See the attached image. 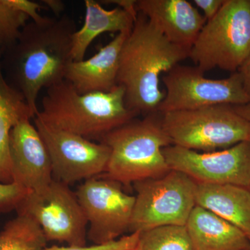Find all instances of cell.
<instances>
[{
	"label": "cell",
	"instance_id": "obj_11",
	"mask_svg": "<svg viewBox=\"0 0 250 250\" xmlns=\"http://www.w3.org/2000/svg\"><path fill=\"white\" fill-rule=\"evenodd\" d=\"M34 123L48 150L54 179L69 185L104 173L110 157L106 144L52 127L36 117Z\"/></svg>",
	"mask_w": 250,
	"mask_h": 250
},
{
	"label": "cell",
	"instance_id": "obj_7",
	"mask_svg": "<svg viewBox=\"0 0 250 250\" xmlns=\"http://www.w3.org/2000/svg\"><path fill=\"white\" fill-rule=\"evenodd\" d=\"M196 184L187 174L174 170L134 182L136 195L129 232L170 225L186 226L196 206Z\"/></svg>",
	"mask_w": 250,
	"mask_h": 250
},
{
	"label": "cell",
	"instance_id": "obj_32",
	"mask_svg": "<svg viewBox=\"0 0 250 250\" xmlns=\"http://www.w3.org/2000/svg\"></svg>",
	"mask_w": 250,
	"mask_h": 250
},
{
	"label": "cell",
	"instance_id": "obj_8",
	"mask_svg": "<svg viewBox=\"0 0 250 250\" xmlns=\"http://www.w3.org/2000/svg\"><path fill=\"white\" fill-rule=\"evenodd\" d=\"M204 75L197 67L180 64L164 74L165 97L158 108V113L250 103L238 72L223 80H211Z\"/></svg>",
	"mask_w": 250,
	"mask_h": 250
},
{
	"label": "cell",
	"instance_id": "obj_17",
	"mask_svg": "<svg viewBox=\"0 0 250 250\" xmlns=\"http://www.w3.org/2000/svg\"><path fill=\"white\" fill-rule=\"evenodd\" d=\"M195 204L232 224L250 239V190L248 188L197 183Z\"/></svg>",
	"mask_w": 250,
	"mask_h": 250
},
{
	"label": "cell",
	"instance_id": "obj_6",
	"mask_svg": "<svg viewBox=\"0 0 250 250\" xmlns=\"http://www.w3.org/2000/svg\"><path fill=\"white\" fill-rule=\"evenodd\" d=\"M161 118L172 145L197 152L223 150L250 138V123L231 105L167 112Z\"/></svg>",
	"mask_w": 250,
	"mask_h": 250
},
{
	"label": "cell",
	"instance_id": "obj_2",
	"mask_svg": "<svg viewBox=\"0 0 250 250\" xmlns=\"http://www.w3.org/2000/svg\"><path fill=\"white\" fill-rule=\"evenodd\" d=\"M188 54L139 13L122 48L117 80L124 88L128 108L136 116L158 113L165 97L160 89L161 75L188 58Z\"/></svg>",
	"mask_w": 250,
	"mask_h": 250
},
{
	"label": "cell",
	"instance_id": "obj_18",
	"mask_svg": "<svg viewBox=\"0 0 250 250\" xmlns=\"http://www.w3.org/2000/svg\"><path fill=\"white\" fill-rule=\"evenodd\" d=\"M84 23L74 33L72 40V57L74 62L85 59L90 44L104 33L130 32L136 20L119 7L106 10L95 0H85Z\"/></svg>",
	"mask_w": 250,
	"mask_h": 250
},
{
	"label": "cell",
	"instance_id": "obj_16",
	"mask_svg": "<svg viewBox=\"0 0 250 250\" xmlns=\"http://www.w3.org/2000/svg\"><path fill=\"white\" fill-rule=\"evenodd\" d=\"M186 228L195 250H250L246 233L199 206L192 209Z\"/></svg>",
	"mask_w": 250,
	"mask_h": 250
},
{
	"label": "cell",
	"instance_id": "obj_10",
	"mask_svg": "<svg viewBox=\"0 0 250 250\" xmlns=\"http://www.w3.org/2000/svg\"><path fill=\"white\" fill-rule=\"evenodd\" d=\"M75 194L90 225L87 238L94 245L129 231L136 197L123 191L122 184L102 174L85 180Z\"/></svg>",
	"mask_w": 250,
	"mask_h": 250
},
{
	"label": "cell",
	"instance_id": "obj_19",
	"mask_svg": "<svg viewBox=\"0 0 250 250\" xmlns=\"http://www.w3.org/2000/svg\"><path fill=\"white\" fill-rule=\"evenodd\" d=\"M0 49V182H13L10 155V135L15 125L25 118L34 119L30 109L22 95L10 86L1 68Z\"/></svg>",
	"mask_w": 250,
	"mask_h": 250
},
{
	"label": "cell",
	"instance_id": "obj_9",
	"mask_svg": "<svg viewBox=\"0 0 250 250\" xmlns=\"http://www.w3.org/2000/svg\"><path fill=\"white\" fill-rule=\"evenodd\" d=\"M16 211L32 218L47 241L86 246L88 221L76 194L67 184L54 179L45 188L29 192Z\"/></svg>",
	"mask_w": 250,
	"mask_h": 250
},
{
	"label": "cell",
	"instance_id": "obj_12",
	"mask_svg": "<svg viewBox=\"0 0 250 250\" xmlns=\"http://www.w3.org/2000/svg\"><path fill=\"white\" fill-rule=\"evenodd\" d=\"M170 170L179 171L196 183L233 184L249 188L250 142L211 152H200L171 145L163 149Z\"/></svg>",
	"mask_w": 250,
	"mask_h": 250
},
{
	"label": "cell",
	"instance_id": "obj_21",
	"mask_svg": "<svg viewBox=\"0 0 250 250\" xmlns=\"http://www.w3.org/2000/svg\"><path fill=\"white\" fill-rule=\"evenodd\" d=\"M136 250H195L186 226L160 227L140 233Z\"/></svg>",
	"mask_w": 250,
	"mask_h": 250
},
{
	"label": "cell",
	"instance_id": "obj_23",
	"mask_svg": "<svg viewBox=\"0 0 250 250\" xmlns=\"http://www.w3.org/2000/svg\"><path fill=\"white\" fill-rule=\"evenodd\" d=\"M30 190L21 184L0 182V214L17 210Z\"/></svg>",
	"mask_w": 250,
	"mask_h": 250
},
{
	"label": "cell",
	"instance_id": "obj_26",
	"mask_svg": "<svg viewBox=\"0 0 250 250\" xmlns=\"http://www.w3.org/2000/svg\"><path fill=\"white\" fill-rule=\"evenodd\" d=\"M225 0H194L197 8L203 11V16L207 21L212 19L221 9Z\"/></svg>",
	"mask_w": 250,
	"mask_h": 250
},
{
	"label": "cell",
	"instance_id": "obj_28",
	"mask_svg": "<svg viewBox=\"0 0 250 250\" xmlns=\"http://www.w3.org/2000/svg\"><path fill=\"white\" fill-rule=\"evenodd\" d=\"M237 72L241 76L243 87L250 100V54Z\"/></svg>",
	"mask_w": 250,
	"mask_h": 250
},
{
	"label": "cell",
	"instance_id": "obj_24",
	"mask_svg": "<svg viewBox=\"0 0 250 250\" xmlns=\"http://www.w3.org/2000/svg\"><path fill=\"white\" fill-rule=\"evenodd\" d=\"M140 232L130 233L128 236L121 237L118 239L102 245H93L91 246H53L45 247L41 250H136L139 243Z\"/></svg>",
	"mask_w": 250,
	"mask_h": 250
},
{
	"label": "cell",
	"instance_id": "obj_15",
	"mask_svg": "<svg viewBox=\"0 0 250 250\" xmlns=\"http://www.w3.org/2000/svg\"><path fill=\"white\" fill-rule=\"evenodd\" d=\"M130 32L117 34L90 58L70 62L65 80L81 93L108 92L113 89L118 85L121 50Z\"/></svg>",
	"mask_w": 250,
	"mask_h": 250
},
{
	"label": "cell",
	"instance_id": "obj_5",
	"mask_svg": "<svg viewBox=\"0 0 250 250\" xmlns=\"http://www.w3.org/2000/svg\"><path fill=\"white\" fill-rule=\"evenodd\" d=\"M250 54V0H225L207 21L188 58L205 73L214 68L236 72Z\"/></svg>",
	"mask_w": 250,
	"mask_h": 250
},
{
	"label": "cell",
	"instance_id": "obj_22",
	"mask_svg": "<svg viewBox=\"0 0 250 250\" xmlns=\"http://www.w3.org/2000/svg\"><path fill=\"white\" fill-rule=\"evenodd\" d=\"M29 18L0 0V49L5 50L18 39Z\"/></svg>",
	"mask_w": 250,
	"mask_h": 250
},
{
	"label": "cell",
	"instance_id": "obj_1",
	"mask_svg": "<svg viewBox=\"0 0 250 250\" xmlns=\"http://www.w3.org/2000/svg\"><path fill=\"white\" fill-rule=\"evenodd\" d=\"M76 31V23L68 15L44 17L40 22H27L3 52L5 80L22 95L34 118L41 90L65 80L67 67L73 62L72 40Z\"/></svg>",
	"mask_w": 250,
	"mask_h": 250
},
{
	"label": "cell",
	"instance_id": "obj_14",
	"mask_svg": "<svg viewBox=\"0 0 250 250\" xmlns=\"http://www.w3.org/2000/svg\"><path fill=\"white\" fill-rule=\"evenodd\" d=\"M136 9L174 45L190 52L207 19L187 0H139Z\"/></svg>",
	"mask_w": 250,
	"mask_h": 250
},
{
	"label": "cell",
	"instance_id": "obj_25",
	"mask_svg": "<svg viewBox=\"0 0 250 250\" xmlns=\"http://www.w3.org/2000/svg\"><path fill=\"white\" fill-rule=\"evenodd\" d=\"M4 1L13 9L26 15L33 22H40L45 17L39 13L41 9H43L41 3L29 0H4Z\"/></svg>",
	"mask_w": 250,
	"mask_h": 250
},
{
	"label": "cell",
	"instance_id": "obj_27",
	"mask_svg": "<svg viewBox=\"0 0 250 250\" xmlns=\"http://www.w3.org/2000/svg\"><path fill=\"white\" fill-rule=\"evenodd\" d=\"M105 4H111L117 5V7L125 10L126 12L133 16L135 19H137L138 12L136 9V1L135 0H105L101 1Z\"/></svg>",
	"mask_w": 250,
	"mask_h": 250
},
{
	"label": "cell",
	"instance_id": "obj_13",
	"mask_svg": "<svg viewBox=\"0 0 250 250\" xmlns=\"http://www.w3.org/2000/svg\"><path fill=\"white\" fill-rule=\"evenodd\" d=\"M10 155L13 182L39 191L53 180L48 150L30 118L20 121L11 130Z\"/></svg>",
	"mask_w": 250,
	"mask_h": 250
},
{
	"label": "cell",
	"instance_id": "obj_30",
	"mask_svg": "<svg viewBox=\"0 0 250 250\" xmlns=\"http://www.w3.org/2000/svg\"><path fill=\"white\" fill-rule=\"evenodd\" d=\"M235 111L250 123V103L241 106H233Z\"/></svg>",
	"mask_w": 250,
	"mask_h": 250
},
{
	"label": "cell",
	"instance_id": "obj_31",
	"mask_svg": "<svg viewBox=\"0 0 250 250\" xmlns=\"http://www.w3.org/2000/svg\"><path fill=\"white\" fill-rule=\"evenodd\" d=\"M249 141H250V138ZM249 189H250V187H249Z\"/></svg>",
	"mask_w": 250,
	"mask_h": 250
},
{
	"label": "cell",
	"instance_id": "obj_20",
	"mask_svg": "<svg viewBox=\"0 0 250 250\" xmlns=\"http://www.w3.org/2000/svg\"><path fill=\"white\" fill-rule=\"evenodd\" d=\"M47 243L42 229L27 215L18 214L0 231V250H41Z\"/></svg>",
	"mask_w": 250,
	"mask_h": 250
},
{
	"label": "cell",
	"instance_id": "obj_4",
	"mask_svg": "<svg viewBox=\"0 0 250 250\" xmlns=\"http://www.w3.org/2000/svg\"><path fill=\"white\" fill-rule=\"evenodd\" d=\"M158 113L135 118L104 136L100 142L110 149L104 176L128 185L170 170L163 149L172 143Z\"/></svg>",
	"mask_w": 250,
	"mask_h": 250
},
{
	"label": "cell",
	"instance_id": "obj_3",
	"mask_svg": "<svg viewBox=\"0 0 250 250\" xmlns=\"http://www.w3.org/2000/svg\"><path fill=\"white\" fill-rule=\"evenodd\" d=\"M136 116L126 106L121 85L108 92L81 93L64 80L46 89L35 117L52 127L100 142Z\"/></svg>",
	"mask_w": 250,
	"mask_h": 250
},
{
	"label": "cell",
	"instance_id": "obj_29",
	"mask_svg": "<svg viewBox=\"0 0 250 250\" xmlns=\"http://www.w3.org/2000/svg\"><path fill=\"white\" fill-rule=\"evenodd\" d=\"M41 4L45 5L47 9L52 11L55 15V17L62 16V12L65 9V4L60 0H42Z\"/></svg>",
	"mask_w": 250,
	"mask_h": 250
}]
</instances>
